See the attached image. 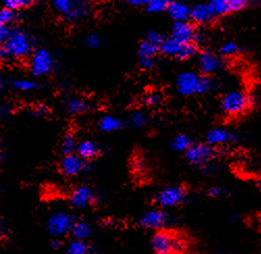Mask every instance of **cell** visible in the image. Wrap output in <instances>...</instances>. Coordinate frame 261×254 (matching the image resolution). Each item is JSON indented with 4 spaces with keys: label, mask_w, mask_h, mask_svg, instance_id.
Masks as SVG:
<instances>
[{
    "label": "cell",
    "mask_w": 261,
    "mask_h": 254,
    "mask_svg": "<svg viewBox=\"0 0 261 254\" xmlns=\"http://www.w3.org/2000/svg\"><path fill=\"white\" fill-rule=\"evenodd\" d=\"M159 53L160 47L155 46L145 40L138 47L139 58H156V55Z\"/></svg>",
    "instance_id": "cb8c5ba5"
},
{
    "label": "cell",
    "mask_w": 261,
    "mask_h": 254,
    "mask_svg": "<svg viewBox=\"0 0 261 254\" xmlns=\"http://www.w3.org/2000/svg\"><path fill=\"white\" fill-rule=\"evenodd\" d=\"M192 145H193L192 139L189 136L184 134L176 136L171 143L172 149L177 152H186Z\"/></svg>",
    "instance_id": "7402d4cb"
},
{
    "label": "cell",
    "mask_w": 261,
    "mask_h": 254,
    "mask_svg": "<svg viewBox=\"0 0 261 254\" xmlns=\"http://www.w3.org/2000/svg\"><path fill=\"white\" fill-rule=\"evenodd\" d=\"M257 187L261 191V176L258 177V180H257Z\"/></svg>",
    "instance_id": "7dc6e473"
},
{
    "label": "cell",
    "mask_w": 261,
    "mask_h": 254,
    "mask_svg": "<svg viewBox=\"0 0 261 254\" xmlns=\"http://www.w3.org/2000/svg\"><path fill=\"white\" fill-rule=\"evenodd\" d=\"M71 233L76 240L84 241L91 235V227L86 222H77L74 223Z\"/></svg>",
    "instance_id": "d4e9b609"
},
{
    "label": "cell",
    "mask_w": 261,
    "mask_h": 254,
    "mask_svg": "<svg viewBox=\"0 0 261 254\" xmlns=\"http://www.w3.org/2000/svg\"><path fill=\"white\" fill-rule=\"evenodd\" d=\"M167 8H168V5L164 3L163 0H151V2L146 6L147 11L153 14L163 13L167 11Z\"/></svg>",
    "instance_id": "d6a6232c"
},
{
    "label": "cell",
    "mask_w": 261,
    "mask_h": 254,
    "mask_svg": "<svg viewBox=\"0 0 261 254\" xmlns=\"http://www.w3.org/2000/svg\"><path fill=\"white\" fill-rule=\"evenodd\" d=\"M48 112H49L48 108L46 106H44V105H39V106L34 108V114L36 116H39V117H43V116L47 115Z\"/></svg>",
    "instance_id": "ab89813d"
},
{
    "label": "cell",
    "mask_w": 261,
    "mask_h": 254,
    "mask_svg": "<svg viewBox=\"0 0 261 254\" xmlns=\"http://www.w3.org/2000/svg\"><path fill=\"white\" fill-rule=\"evenodd\" d=\"M11 33L12 31L9 27H5V25L0 24V42H5L9 38Z\"/></svg>",
    "instance_id": "f35d334b"
},
{
    "label": "cell",
    "mask_w": 261,
    "mask_h": 254,
    "mask_svg": "<svg viewBox=\"0 0 261 254\" xmlns=\"http://www.w3.org/2000/svg\"><path fill=\"white\" fill-rule=\"evenodd\" d=\"M160 53L164 54L166 57L175 59L178 61H186L194 57L197 53V45L195 43H185L180 42L172 37L165 39Z\"/></svg>",
    "instance_id": "277c9868"
},
{
    "label": "cell",
    "mask_w": 261,
    "mask_h": 254,
    "mask_svg": "<svg viewBox=\"0 0 261 254\" xmlns=\"http://www.w3.org/2000/svg\"><path fill=\"white\" fill-rule=\"evenodd\" d=\"M140 66L144 70H152L156 65V58H140Z\"/></svg>",
    "instance_id": "74e56055"
},
{
    "label": "cell",
    "mask_w": 261,
    "mask_h": 254,
    "mask_svg": "<svg viewBox=\"0 0 261 254\" xmlns=\"http://www.w3.org/2000/svg\"><path fill=\"white\" fill-rule=\"evenodd\" d=\"M224 194H225V190L222 188H219V187L212 188L210 191H208V195H210L211 197H220Z\"/></svg>",
    "instance_id": "60d3db41"
},
{
    "label": "cell",
    "mask_w": 261,
    "mask_h": 254,
    "mask_svg": "<svg viewBox=\"0 0 261 254\" xmlns=\"http://www.w3.org/2000/svg\"><path fill=\"white\" fill-rule=\"evenodd\" d=\"M167 13L174 22H184L190 19L191 8L184 2H176L168 6Z\"/></svg>",
    "instance_id": "ac0fdd59"
},
{
    "label": "cell",
    "mask_w": 261,
    "mask_h": 254,
    "mask_svg": "<svg viewBox=\"0 0 261 254\" xmlns=\"http://www.w3.org/2000/svg\"><path fill=\"white\" fill-rule=\"evenodd\" d=\"M169 221V216L164 209H154L144 214L139 220V225L144 230H164Z\"/></svg>",
    "instance_id": "9c48e42d"
},
{
    "label": "cell",
    "mask_w": 261,
    "mask_h": 254,
    "mask_svg": "<svg viewBox=\"0 0 261 254\" xmlns=\"http://www.w3.org/2000/svg\"><path fill=\"white\" fill-rule=\"evenodd\" d=\"M188 193L189 191L185 186H172L160 191L154 196L153 201L160 209L175 208L186 200Z\"/></svg>",
    "instance_id": "8992f818"
},
{
    "label": "cell",
    "mask_w": 261,
    "mask_h": 254,
    "mask_svg": "<svg viewBox=\"0 0 261 254\" xmlns=\"http://www.w3.org/2000/svg\"><path fill=\"white\" fill-rule=\"evenodd\" d=\"M67 111L70 115H82L90 109V104L86 99L80 97H72L67 100Z\"/></svg>",
    "instance_id": "ffe728a7"
},
{
    "label": "cell",
    "mask_w": 261,
    "mask_h": 254,
    "mask_svg": "<svg viewBox=\"0 0 261 254\" xmlns=\"http://www.w3.org/2000/svg\"><path fill=\"white\" fill-rule=\"evenodd\" d=\"M13 86L16 90L21 91V92H30V91L37 89V87H38L36 82L31 81V80H24V79L16 80L13 83Z\"/></svg>",
    "instance_id": "4dcf8cb0"
},
{
    "label": "cell",
    "mask_w": 261,
    "mask_h": 254,
    "mask_svg": "<svg viewBox=\"0 0 261 254\" xmlns=\"http://www.w3.org/2000/svg\"><path fill=\"white\" fill-rule=\"evenodd\" d=\"M144 103L148 107H158L162 103V95L159 92H148L144 97Z\"/></svg>",
    "instance_id": "836d02e7"
},
{
    "label": "cell",
    "mask_w": 261,
    "mask_h": 254,
    "mask_svg": "<svg viewBox=\"0 0 261 254\" xmlns=\"http://www.w3.org/2000/svg\"><path fill=\"white\" fill-rule=\"evenodd\" d=\"M36 2L37 0H4L6 8L13 11L29 8L33 6Z\"/></svg>",
    "instance_id": "f1b7e54d"
},
{
    "label": "cell",
    "mask_w": 261,
    "mask_h": 254,
    "mask_svg": "<svg viewBox=\"0 0 261 254\" xmlns=\"http://www.w3.org/2000/svg\"><path fill=\"white\" fill-rule=\"evenodd\" d=\"M198 66L201 74L210 76L221 70L223 67V61L221 57L211 52V50H202L198 55Z\"/></svg>",
    "instance_id": "8fae6325"
},
{
    "label": "cell",
    "mask_w": 261,
    "mask_h": 254,
    "mask_svg": "<svg viewBox=\"0 0 261 254\" xmlns=\"http://www.w3.org/2000/svg\"><path fill=\"white\" fill-rule=\"evenodd\" d=\"M242 52V48L241 46L233 42V41H227L225 42L221 48H220V54H221V57L223 58H227V59H230V58H234L239 56V54H241Z\"/></svg>",
    "instance_id": "603a6c76"
},
{
    "label": "cell",
    "mask_w": 261,
    "mask_h": 254,
    "mask_svg": "<svg viewBox=\"0 0 261 254\" xmlns=\"http://www.w3.org/2000/svg\"><path fill=\"white\" fill-rule=\"evenodd\" d=\"M186 160L193 166L204 168L218 157V150L208 144H195L185 152Z\"/></svg>",
    "instance_id": "5b68a950"
},
{
    "label": "cell",
    "mask_w": 261,
    "mask_h": 254,
    "mask_svg": "<svg viewBox=\"0 0 261 254\" xmlns=\"http://www.w3.org/2000/svg\"><path fill=\"white\" fill-rule=\"evenodd\" d=\"M85 43H86L87 47H89L91 49H96V48H99L101 46L102 40H101L100 36H98L96 34H91L86 38Z\"/></svg>",
    "instance_id": "8d00e7d4"
},
{
    "label": "cell",
    "mask_w": 261,
    "mask_h": 254,
    "mask_svg": "<svg viewBox=\"0 0 261 254\" xmlns=\"http://www.w3.org/2000/svg\"><path fill=\"white\" fill-rule=\"evenodd\" d=\"M92 14V5L88 0H75L70 13L64 18L69 23H77Z\"/></svg>",
    "instance_id": "5bb4252c"
},
{
    "label": "cell",
    "mask_w": 261,
    "mask_h": 254,
    "mask_svg": "<svg viewBox=\"0 0 261 254\" xmlns=\"http://www.w3.org/2000/svg\"><path fill=\"white\" fill-rule=\"evenodd\" d=\"M129 124L135 129H142L148 123V117L147 115L142 111H136L132 114L129 118Z\"/></svg>",
    "instance_id": "83f0119b"
},
{
    "label": "cell",
    "mask_w": 261,
    "mask_h": 254,
    "mask_svg": "<svg viewBox=\"0 0 261 254\" xmlns=\"http://www.w3.org/2000/svg\"><path fill=\"white\" fill-rule=\"evenodd\" d=\"M61 242H59V241H55L54 243H52V246L54 247H56V248H58V247H61Z\"/></svg>",
    "instance_id": "bcb514c9"
},
{
    "label": "cell",
    "mask_w": 261,
    "mask_h": 254,
    "mask_svg": "<svg viewBox=\"0 0 261 254\" xmlns=\"http://www.w3.org/2000/svg\"><path fill=\"white\" fill-rule=\"evenodd\" d=\"M163 2L166 3L169 6V5H171L173 3H176V2H182V0H163Z\"/></svg>",
    "instance_id": "ee69618b"
},
{
    "label": "cell",
    "mask_w": 261,
    "mask_h": 254,
    "mask_svg": "<svg viewBox=\"0 0 261 254\" xmlns=\"http://www.w3.org/2000/svg\"><path fill=\"white\" fill-rule=\"evenodd\" d=\"M87 163L84 159L76 155H68L62 160L61 170L66 176H76L85 171Z\"/></svg>",
    "instance_id": "4fadbf2b"
},
{
    "label": "cell",
    "mask_w": 261,
    "mask_h": 254,
    "mask_svg": "<svg viewBox=\"0 0 261 254\" xmlns=\"http://www.w3.org/2000/svg\"><path fill=\"white\" fill-rule=\"evenodd\" d=\"M126 2L134 7H146L151 0H126Z\"/></svg>",
    "instance_id": "b9f144b4"
},
{
    "label": "cell",
    "mask_w": 261,
    "mask_h": 254,
    "mask_svg": "<svg viewBox=\"0 0 261 254\" xmlns=\"http://www.w3.org/2000/svg\"><path fill=\"white\" fill-rule=\"evenodd\" d=\"M34 49L33 38L25 32L12 31L9 38L5 41V57L10 59H23L32 54Z\"/></svg>",
    "instance_id": "7a4b0ae2"
},
{
    "label": "cell",
    "mask_w": 261,
    "mask_h": 254,
    "mask_svg": "<svg viewBox=\"0 0 261 254\" xmlns=\"http://www.w3.org/2000/svg\"><path fill=\"white\" fill-rule=\"evenodd\" d=\"M207 4L216 17H222L230 13L227 0H208Z\"/></svg>",
    "instance_id": "484cf974"
},
{
    "label": "cell",
    "mask_w": 261,
    "mask_h": 254,
    "mask_svg": "<svg viewBox=\"0 0 261 254\" xmlns=\"http://www.w3.org/2000/svg\"><path fill=\"white\" fill-rule=\"evenodd\" d=\"M96 195L89 187H80L77 188L71 195L72 206L77 209H84L95 201Z\"/></svg>",
    "instance_id": "e0dca14e"
},
{
    "label": "cell",
    "mask_w": 261,
    "mask_h": 254,
    "mask_svg": "<svg viewBox=\"0 0 261 254\" xmlns=\"http://www.w3.org/2000/svg\"><path fill=\"white\" fill-rule=\"evenodd\" d=\"M5 58V52H4V48L0 46V60H3Z\"/></svg>",
    "instance_id": "f6af8a7d"
},
{
    "label": "cell",
    "mask_w": 261,
    "mask_h": 254,
    "mask_svg": "<svg viewBox=\"0 0 261 254\" xmlns=\"http://www.w3.org/2000/svg\"><path fill=\"white\" fill-rule=\"evenodd\" d=\"M215 84L210 76L194 71H185L176 79L177 92L182 96L204 95L211 92Z\"/></svg>",
    "instance_id": "6da1fadb"
},
{
    "label": "cell",
    "mask_w": 261,
    "mask_h": 254,
    "mask_svg": "<svg viewBox=\"0 0 261 254\" xmlns=\"http://www.w3.org/2000/svg\"><path fill=\"white\" fill-rule=\"evenodd\" d=\"M123 126L120 118L112 115H107L99 120V129L104 133H113L119 131Z\"/></svg>",
    "instance_id": "44dd1931"
},
{
    "label": "cell",
    "mask_w": 261,
    "mask_h": 254,
    "mask_svg": "<svg viewBox=\"0 0 261 254\" xmlns=\"http://www.w3.org/2000/svg\"><path fill=\"white\" fill-rule=\"evenodd\" d=\"M197 30L195 29L194 24L189 21L184 22H174L172 30H171V37L185 43H195Z\"/></svg>",
    "instance_id": "7c38bea8"
},
{
    "label": "cell",
    "mask_w": 261,
    "mask_h": 254,
    "mask_svg": "<svg viewBox=\"0 0 261 254\" xmlns=\"http://www.w3.org/2000/svg\"><path fill=\"white\" fill-rule=\"evenodd\" d=\"M90 247L83 240H75L68 246V254H89Z\"/></svg>",
    "instance_id": "4316f807"
},
{
    "label": "cell",
    "mask_w": 261,
    "mask_h": 254,
    "mask_svg": "<svg viewBox=\"0 0 261 254\" xmlns=\"http://www.w3.org/2000/svg\"><path fill=\"white\" fill-rule=\"evenodd\" d=\"M185 246L179 237L175 233L161 230L156 232L152 239V248L155 254H173L179 251Z\"/></svg>",
    "instance_id": "52a82bcc"
},
{
    "label": "cell",
    "mask_w": 261,
    "mask_h": 254,
    "mask_svg": "<svg viewBox=\"0 0 261 254\" xmlns=\"http://www.w3.org/2000/svg\"><path fill=\"white\" fill-rule=\"evenodd\" d=\"M76 151H77V156H80L82 159L91 160L96 158L99 155L100 147L94 141L86 140L77 144Z\"/></svg>",
    "instance_id": "d6986e66"
},
{
    "label": "cell",
    "mask_w": 261,
    "mask_h": 254,
    "mask_svg": "<svg viewBox=\"0 0 261 254\" xmlns=\"http://www.w3.org/2000/svg\"><path fill=\"white\" fill-rule=\"evenodd\" d=\"M7 112H8V109L5 106L0 105V118H3L4 115L7 114Z\"/></svg>",
    "instance_id": "7bdbcfd3"
},
{
    "label": "cell",
    "mask_w": 261,
    "mask_h": 254,
    "mask_svg": "<svg viewBox=\"0 0 261 254\" xmlns=\"http://www.w3.org/2000/svg\"><path fill=\"white\" fill-rule=\"evenodd\" d=\"M217 18L212 11L208 4H198L191 8L190 19H192L193 23L199 25H206L213 22V20Z\"/></svg>",
    "instance_id": "2e32d148"
},
{
    "label": "cell",
    "mask_w": 261,
    "mask_h": 254,
    "mask_svg": "<svg viewBox=\"0 0 261 254\" xmlns=\"http://www.w3.org/2000/svg\"><path fill=\"white\" fill-rule=\"evenodd\" d=\"M29 66L33 75L41 78L52 71L55 67V60L48 50L38 49L32 55Z\"/></svg>",
    "instance_id": "ba28073f"
},
{
    "label": "cell",
    "mask_w": 261,
    "mask_h": 254,
    "mask_svg": "<svg viewBox=\"0 0 261 254\" xmlns=\"http://www.w3.org/2000/svg\"><path fill=\"white\" fill-rule=\"evenodd\" d=\"M164 40H165L164 36L156 31H150L145 37V41L160 47V49H161V46H162Z\"/></svg>",
    "instance_id": "d590c367"
},
{
    "label": "cell",
    "mask_w": 261,
    "mask_h": 254,
    "mask_svg": "<svg viewBox=\"0 0 261 254\" xmlns=\"http://www.w3.org/2000/svg\"><path fill=\"white\" fill-rule=\"evenodd\" d=\"M252 106V98L243 91H230L221 99V110L228 117H238L245 114Z\"/></svg>",
    "instance_id": "3957f363"
},
{
    "label": "cell",
    "mask_w": 261,
    "mask_h": 254,
    "mask_svg": "<svg viewBox=\"0 0 261 254\" xmlns=\"http://www.w3.org/2000/svg\"><path fill=\"white\" fill-rule=\"evenodd\" d=\"M77 144L76 139L72 135H67L62 141V151L64 152V155H73L76 151Z\"/></svg>",
    "instance_id": "f546056e"
},
{
    "label": "cell",
    "mask_w": 261,
    "mask_h": 254,
    "mask_svg": "<svg viewBox=\"0 0 261 254\" xmlns=\"http://www.w3.org/2000/svg\"><path fill=\"white\" fill-rule=\"evenodd\" d=\"M16 18H17V15L15 11L7 8L0 10V24L5 25V27L10 28V25L15 22Z\"/></svg>",
    "instance_id": "1f68e13d"
},
{
    "label": "cell",
    "mask_w": 261,
    "mask_h": 254,
    "mask_svg": "<svg viewBox=\"0 0 261 254\" xmlns=\"http://www.w3.org/2000/svg\"><path fill=\"white\" fill-rule=\"evenodd\" d=\"M236 140H237L236 135L226 129H222V127H218V129L212 130L206 136L207 144L216 148L232 143Z\"/></svg>",
    "instance_id": "9a60e30c"
},
{
    "label": "cell",
    "mask_w": 261,
    "mask_h": 254,
    "mask_svg": "<svg viewBox=\"0 0 261 254\" xmlns=\"http://www.w3.org/2000/svg\"><path fill=\"white\" fill-rule=\"evenodd\" d=\"M74 225L73 219L66 213H56L48 220V231L54 237H61L71 233Z\"/></svg>",
    "instance_id": "30bf717a"
},
{
    "label": "cell",
    "mask_w": 261,
    "mask_h": 254,
    "mask_svg": "<svg viewBox=\"0 0 261 254\" xmlns=\"http://www.w3.org/2000/svg\"><path fill=\"white\" fill-rule=\"evenodd\" d=\"M3 88V79H2V76H0V89Z\"/></svg>",
    "instance_id": "c3c4849f"
},
{
    "label": "cell",
    "mask_w": 261,
    "mask_h": 254,
    "mask_svg": "<svg viewBox=\"0 0 261 254\" xmlns=\"http://www.w3.org/2000/svg\"><path fill=\"white\" fill-rule=\"evenodd\" d=\"M251 0H227L230 13H237L243 11L250 5Z\"/></svg>",
    "instance_id": "e575fe53"
}]
</instances>
